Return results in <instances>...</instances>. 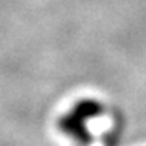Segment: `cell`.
Masks as SVG:
<instances>
[{
    "label": "cell",
    "mask_w": 146,
    "mask_h": 146,
    "mask_svg": "<svg viewBox=\"0 0 146 146\" xmlns=\"http://www.w3.org/2000/svg\"><path fill=\"white\" fill-rule=\"evenodd\" d=\"M59 127L62 132L75 138L78 143H87L90 140V135L86 129V120L79 117L78 113H75L73 110L59 120Z\"/></svg>",
    "instance_id": "cell-1"
}]
</instances>
